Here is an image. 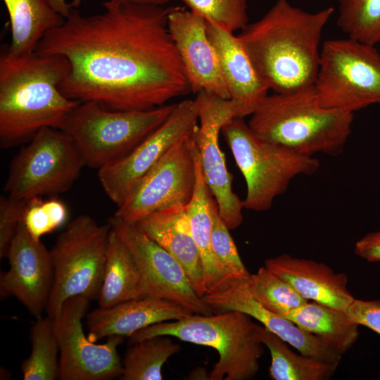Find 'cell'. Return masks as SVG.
I'll return each instance as SVG.
<instances>
[{"mask_svg": "<svg viewBox=\"0 0 380 380\" xmlns=\"http://www.w3.org/2000/svg\"><path fill=\"white\" fill-rule=\"evenodd\" d=\"M102 5L104 11L93 15L73 9L36 49L68 62L60 87L66 97L110 110H146L191 91L168 30L172 6L130 0Z\"/></svg>", "mask_w": 380, "mask_h": 380, "instance_id": "cell-1", "label": "cell"}, {"mask_svg": "<svg viewBox=\"0 0 380 380\" xmlns=\"http://www.w3.org/2000/svg\"><path fill=\"white\" fill-rule=\"evenodd\" d=\"M334 8L309 13L277 0L238 36L262 80L274 93L313 85L319 69L322 34Z\"/></svg>", "mask_w": 380, "mask_h": 380, "instance_id": "cell-2", "label": "cell"}, {"mask_svg": "<svg viewBox=\"0 0 380 380\" xmlns=\"http://www.w3.org/2000/svg\"><path fill=\"white\" fill-rule=\"evenodd\" d=\"M69 72L60 55L34 51L0 54V144L9 148L29 141L45 127L59 129L80 103L66 97L60 87Z\"/></svg>", "mask_w": 380, "mask_h": 380, "instance_id": "cell-3", "label": "cell"}, {"mask_svg": "<svg viewBox=\"0 0 380 380\" xmlns=\"http://www.w3.org/2000/svg\"><path fill=\"white\" fill-rule=\"evenodd\" d=\"M260 137L298 153L338 156L351 134L353 113L322 106L314 84L267 95L250 115Z\"/></svg>", "mask_w": 380, "mask_h": 380, "instance_id": "cell-4", "label": "cell"}, {"mask_svg": "<svg viewBox=\"0 0 380 380\" xmlns=\"http://www.w3.org/2000/svg\"><path fill=\"white\" fill-rule=\"evenodd\" d=\"M215 313V312H214ZM193 314L179 320L163 322L139 330L129 338L130 344L166 335L183 341L210 347L219 355L209 374L210 380H250L259 370L264 353L257 326L252 317L236 310L215 314Z\"/></svg>", "mask_w": 380, "mask_h": 380, "instance_id": "cell-5", "label": "cell"}, {"mask_svg": "<svg viewBox=\"0 0 380 380\" xmlns=\"http://www.w3.org/2000/svg\"><path fill=\"white\" fill-rule=\"evenodd\" d=\"M175 106L115 110L96 101L80 102L58 129L71 137L85 165L99 170L132 151L166 120Z\"/></svg>", "mask_w": 380, "mask_h": 380, "instance_id": "cell-6", "label": "cell"}, {"mask_svg": "<svg viewBox=\"0 0 380 380\" xmlns=\"http://www.w3.org/2000/svg\"><path fill=\"white\" fill-rule=\"evenodd\" d=\"M221 132L246 182V209L270 210L293 178L312 175L319 167L320 163L314 156L298 153L260 137L243 118H232Z\"/></svg>", "mask_w": 380, "mask_h": 380, "instance_id": "cell-7", "label": "cell"}, {"mask_svg": "<svg viewBox=\"0 0 380 380\" xmlns=\"http://www.w3.org/2000/svg\"><path fill=\"white\" fill-rule=\"evenodd\" d=\"M110 226L80 215L68 223L50 250L53 281L46 316L53 318L70 298H98Z\"/></svg>", "mask_w": 380, "mask_h": 380, "instance_id": "cell-8", "label": "cell"}, {"mask_svg": "<svg viewBox=\"0 0 380 380\" xmlns=\"http://www.w3.org/2000/svg\"><path fill=\"white\" fill-rule=\"evenodd\" d=\"M314 87L328 108L353 113L380 104V50L349 37L324 42Z\"/></svg>", "mask_w": 380, "mask_h": 380, "instance_id": "cell-9", "label": "cell"}, {"mask_svg": "<svg viewBox=\"0 0 380 380\" xmlns=\"http://www.w3.org/2000/svg\"><path fill=\"white\" fill-rule=\"evenodd\" d=\"M85 163L71 137L55 128L40 129L12 160L4 191L29 201L68 191Z\"/></svg>", "mask_w": 380, "mask_h": 380, "instance_id": "cell-10", "label": "cell"}, {"mask_svg": "<svg viewBox=\"0 0 380 380\" xmlns=\"http://www.w3.org/2000/svg\"><path fill=\"white\" fill-rule=\"evenodd\" d=\"M195 99L177 103L154 132L132 151L98 170V178L108 197L120 206L151 170L173 148L192 137L198 125Z\"/></svg>", "mask_w": 380, "mask_h": 380, "instance_id": "cell-11", "label": "cell"}, {"mask_svg": "<svg viewBox=\"0 0 380 380\" xmlns=\"http://www.w3.org/2000/svg\"><path fill=\"white\" fill-rule=\"evenodd\" d=\"M200 125L194 134L204 179L217 203L218 213L229 229L243 222L241 201L232 189V174L227 168L219 135L222 127L234 118H242L240 106L231 99L202 91L194 99Z\"/></svg>", "mask_w": 380, "mask_h": 380, "instance_id": "cell-12", "label": "cell"}, {"mask_svg": "<svg viewBox=\"0 0 380 380\" xmlns=\"http://www.w3.org/2000/svg\"><path fill=\"white\" fill-rule=\"evenodd\" d=\"M90 300L84 296L66 300L53 317L59 346L60 380H111L122 372L118 347L123 336H111L98 344L86 336L82 319Z\"/></svg>", "mask_w": 380, "mask_h": 380, "instance_id": "cell-13", "label": "cell"}, {"mask_svg": "<svg viewBox=\"0 0 380 380\" xmlns=\"http://www.w3.org/2000/svg\"><path fill=\"white\" fill-rule=\"evenodd\" d=\"M107 223L131 251L144 281L145 297L169 300L195 314L210 315L213 308L198 296L181 265L136 224L115 216Z\"/></svg>", "mask_w": 380, "mask_h": 380, "instance_id": "cell-14", "label": "cell"}, {"mask_svg": "<svg viewBox=\"0 0 380 380\" xmlns=\"http://www.w3.org/2000/svg\"><path fill=\"white\" fill-rule=\"evenodd\" d=\"M194 134L163 158L114 216L135 224L158 210L189 203L196 184Z\"/></svg>", "mask_w": 380, "mask_h": 380, "instance_id": "cell-15", "label": "cell"}, {"mask_svg": "<svg viewBox=\"0 0 380 380\" xmlns=\"http://www.w3.org/2000/svg\"><path fill=\"white\" fill-rule=\"evenodd\" d=\"M6 258L9 269L1 272V298L14 296L35 318L42 317L53 281L50 251L30 235L22 221Z\"/></svg>", "mask_w": 380, "mask_h": 380, "instance_id": "cell-16", "label": "cell"}, {"mask_svg": "<svg viewBox=\"0 0 380 380\" xmlns=\"http://www.w3.org/2000/svg\"><path fill=\"white\" fill-rule=\"evenodd\" d=\"M167 24L191 91H205L230 99L218 56L207 34L206 20L189 9L172 6Z\"/></svg>", "mask_w": 380, "mask_h": 380, "instance_id": "cell-17", "label": "cell"}, {"mask_svg": "<svg viewBox=\"0 0 380 380\" xmlns=\"http://www.w3.org/2000/svg\"><path fill=\"white\" fill-rule=\"evenodd\" d=\"M203 298L215 312L236 310L248 315L302 354L331 364L338 365L341 360L342 355L322 340L262 306L249 293L245 280H228Z\"/></svg>", "mask_w": 380, "mask_h": 380, "instance_id": "cell-18", "label": "cell"}, {"mask_svg": "<svg viewBox=\"0 0 380 380\" xmlns=\"http://www.w3.org/2000/svg\"><path fill=\"white\" fill-rule=\"evenodd\" d=\"M193 314L191 310L167 299L141 297L107 308L99 307L88 313L87 336L94 343L111 336L129 337L152 324L179 320Z\"/></svg>", "mask_w": 380, "mask_h": 380, "instance_id": "cell-19", "label": "cell"}, {"mask_svg": "<svg viewBox=\"0 0 380 380\" xmlns=\"http://www.w3.org/2000/svg\"><path fill=\"white\" fill-rule=\"evenodd\" d=\"M264 266L308 301L346 310L355 299L346 274L334 272L323 262L284 253L267 259Z\"/></svg>", "mask_w": 380, "mask_h": 380, "instance_id": "cell-20", "label": "cell"}, {"mask_svg": "<svg viewBox=\"0 0 380 380\" xmlns=\"http://www.w3.org/2000/svg\"><path fill=\"white\" fill-rule=\"evenodd\" d=\"M207 34L219 58L230 99L251 115L270 89L256 71L239 36L206 20Z\"/></svg>", "mask_w": 380, "mask_h": 380, "instance_id": "cell-21", "label": "cell"}, {"mask_svg": "<svg viewBox=\"0 0 380 380\" xmlns=\"http://www.w3.org/2000/svg\"><path fill=\"white\" fill-rule=\"evenodd\" d=\"M186 207L177 205L158 210L135 224L176 259L196 293L203 298L206 293L203 265Z\"/></svg>", "mask_w": 380, "mask_h": 380, "instance_id": "cell-22", "label": "cell"}, {"mask_svg": "<svg viewBox=\"0 0 380 380\" xmlns=\"http://www.w3.org/2000/svg\"><path fill=\"white\" fill-rule=\"evenodd\" d=\"M196 184L193 196L186 205L192 236L201 257L206 293L217 289L230 279L217 262L212 249L213 209L217 204L202 172L200 154L195 143Z\"/></svg>", "mask_w": 380, "mask_h": 380, "instance_id": "cell-23", "label": "cell"}, {"mask_svg": "<svg viewBox=\"0 0 380 380\" xmlns=\"http://www.w3.org/2000/svg\"><path fill=\"white\" fill-rule=\"evenodd\" d=\"M141 297H145V289L138 265L128 247L111 228L99 307L107 308Z\"/></svg>", "mask_w": 380, "mask_h": 380, "instance_id": "cell-24", "label": "cell"}, {"mask_svg": "<svg viewBox=\"0 0 380 380\" xmlns=\"http://www.w3.org/2000/svg\"><path fill=\"white\" fill-rule=\"evenodd\" d=\"M2 1L8 11L11 32V42L6 49L13 56L35 51L44 35L65 20L48 0Z\"/></svg>", "mask_w": 380, "mask_h": 380, "instance_id": "cell-25", "label": "cell"}, {"mask_svg": "<svg viewBox=\"0 0 380 380\" xmlns=\"http://www.w3.org/2000/svg\"><path fill=\"white\" fill-rule=\"evenodd\" d=\"M284 317L315 336L342 355L358 338L360 331L345 310L314 301H307Z\"/></svg>", "mask_w": 380, "mask_h": 380, "instance_id": "cell-26", "label": "cell"}, {"mask_svg": "<svg viewBox=\"0 0 380 380\" xmlns=\"http://www.w3.org/2000/svg\"><path fill=\"white\" fill-rule=\"evenodd\" d=\"M260 339L271 355L269 376L273 380H328L338 365L291 350L288 343L262 325L257 326Z\"/></svg>", "mask_w": 380, "mask_h": 380, "instance_id": "cell-27", "label": "cell"}, {"mask_svg": "<svg viewBox=\"0 0 380 380\" xmlns=\"http://www.w3.org/2000/svg\"><path fill=\"white\" fill-rule=\"evenodd\" d=\"M31 352L20 365L24 380L58 379L59 346L53 318L40 317L30 327Z\"/></svg>", "mask_w": 380, "mask_h": 380, "instance_id": "cell-28", "label": "cell"}, {"mask_svg": "<svg viewBox=\"0 0 380 380\" xmlns=\"http://www.w3.org/2000/svg\"><path fill=\"white\" fill-rule=\"evenodd\" d=\"M171 336H156L132 343L125 354L121 380H160L162 368L181 350Z\"/></svg>", "mask_w": 380, "mask_h": 380, "instance_id": "cell-29", "label": "cell"}, {"mask_svg": "<svg viewBox=\"0 0 380 380\" xmlns=\"http://www.w3.org/2000/svg\"><path fill=\"white\" fill-rule=\"evenodd\" d=\"M245 284L249 293L257 302L282 317L308 301L265 266L251 274Z\"/></svg>", "mask_w": 380, "mask_h": 380, "instance_id": "cell-30", "label": "cell"}, {"mask_svg": "<svg viewBox=\"0 0 380 380\" xmlns=\"http://www.w3.org/2000/svg\"><path fill=\"white\" fill-rule=\"evenodd\" d=\"M337 23L349 38L375 46L380 43V0H338Z\"/></svg>", "mask_w": 380, "mask_h": 380, "instance_id": "cell-31", "label": "cell"}, {"mask_svg": "<svg viewBox=\"0 0 380 380\" xmlns=\"http://www.w3.org/2000/svg\"><path fill=\"white\" fill-rule=\"evenodd\" d=\"M189 9L229 32L248 25L247 0H181Z\"/></svg>", "mask_w": 380, "mask_h": 380, "instance_id": "cell-32", "label": "cell"}, {"mask_svg": "<svg viewBox=\"0 0 380 380\" xmlns=\"http://www.w3.org/2000/svg\"><path fill=\"white\" fill-rule=\"evenodd\" d=\"M213 215L211 246L217 262L230 279H247L251 274L239 255L229 229L219 215L217 204Z\"/></svg>", "mask_w": 380, "mask_h": 380, "instance_id": "cell-33", "label": "cell"}, {"mask_svg": "<svg viewBox=\"0 0 380 380\" xmlns=\"http://www.w3.org/2000/svg\"><path fill=\"white\" fill-rule=\"evenodd\" d=\"M68 211L61 201H42L34 198L27 202L23 222L30 235L36 240L61 227L66 220Z\"/></svg>", "mask_w": 380, "mask_h": 380, "instance_id": "cell-34", "label": "cell"}, {"mask_svg": "<svg viewBox=\"0 0 380 380\" xmlns=\"http://www.w3.org/2000/svg\"><path fill=\"white\" fill-rule=\"evenodd\" d=\"M28 201L0 197V258H6Z\"/></svg>", "mask_w": 380, "mask_h": 380, "instance_id": "cell-35", "label": "cell"}, {"mask_svg": "<svg viewBox=\"0 0 380 380\" xmlns=\"http://www.w3.org/2000/svg\"><path fill=\"white\" fill-rule=\"evenodd\" d=\"M345 311L358 325L380 334V299L363 300L355 298Z\"/></svg>", "mask_w": 380, "mask_h": 380, "instance_id": "cell-36", "label": "cell"}, {"mask_svg": "<svg viewBox=\"0 0 380 380\" xmlns=\"http://www.w3.org/2000/svg\"><path fill=\"white\" fill-rule=\"evenodd\" d=\"M356 255L369 262L380 261V231L370 232L355 244Z\"/></svg>", "mask_w": 380, "mask_h": 380, "instance_id": "cell-37", "label": "cell"}, {"mask_svg": "<svg viewBox=\"0 0 380 380\" xmlns=\"http://www.w3.org/2000/svg\"><path fill=\"white\" fill-rule=\"evenodd\" d=\"M51 7L64 18H67L72 11L79 6L82 0H73L68 3L66 0H48Z\"/></svg>", "mask_w": 380, "mask_h": 380, "instance_id": "cell-38", "label": "cell"}, {"mask_svg": "<svg viewBox=\"0 0 380 380\" xmlns=\"http://www.w3.org/2000/svg\"><path fill=\"white\" fill-rule=\"evenodd\" d=\"M133 2L146 4V5H152V6H165L166 4L169 3L172 0H130Z\"/></svg>", "mask_w": 380, "mask_h": 380, "instance_id": "cell-39", "label": "cell"}]
</instances>
